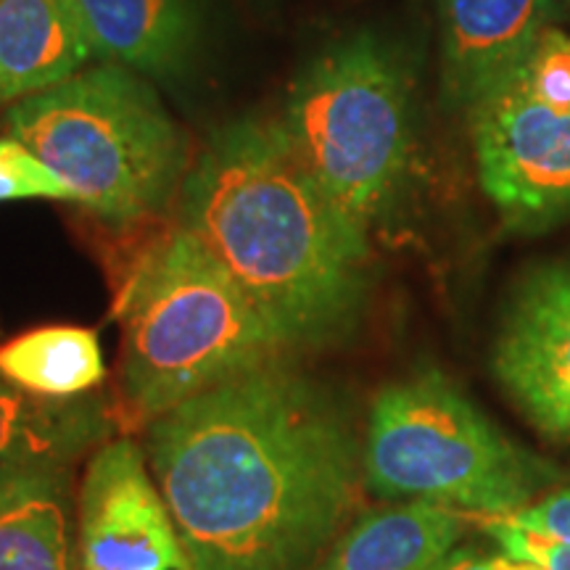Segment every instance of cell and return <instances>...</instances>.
Wrapping results in <instances>:
<instances>
[{"instance_id": "cell-1", "label": "cell", "mask_w": 570, "mask_h": 570, "mask_svg": "<svg viewBox=\"0 0 570 570\" xmlns=\"http://www.w3.org/2000/svg\"><path fill=\"white\" fill-rule=\"evenodd\" d=\"M148 458L188 570H312L365 481L346 410L281 360L156 417Z\"/></svg>"}, {"instance_id": "cell-2", "label": "cell", "mask_w": 570, "mask_h": 570, "mask_svg": "<svg viewBox=\"0 0 570 570\" xmlns=\"http://www.w3.org/2000/svg\"><path fill=\"white\" fill-rule=\"evenodd\" d=\"M180 225L244 288L285 352L346 338L367 298L370 238L333 206L275 119L219 127L180 188Z\"/></svg>"}, {"instance_id": "cell-3", "label": "cell", "mask_w": 570, "mask_h": 570, "mask_svg": "<svg viewBox=\"0 0 570 570\" xmlns=\"http://www.w3.org/2000/svg\"><path fill=\"white\" fill-rule=\"evenodd\" d=\"M119 320L125 402L146 423L285 354L244 288L183 225L140 256Z\"/></svg>"}, {"instance_id": "cell-4", "label": "cell", "mask_w": 570, "mask_h": 570, "mask_svg": "<svg viewBox=\"0 0 570 570\" xmlns=\"http://www.w3.org/2000/svg\"><path fill=\"white\" fill-rule=\"evenodd\" d=\"M6 130L114 225L161 212L188 177V138L138 71L101 63L17 101Z\"/></svg>"}, {"instance_id": "cell-5", "label": "cell", "mask_w": 570, "mask_h": 570, "mask_svg": "<svg viewBox=\"0 0 570 570\" xmlns=\"http://www.w3.org/2000/svg\"><path fill=\"white\" fill-rule=\"evenodd\" d=\"M362 468L377 497L483 518L515 515L560 481L552 462L512 441L439 370L377 391Z\"/></svg>"}, {"instance_id": "cell-6", "label": "cell", "mask_w": 570, "mask_h": 570, "mask_svg": "<svg viewBox=\"0 0 570 570\" xmlns=\"http://www.w3.org/2000/svg\"><path fill=\"white\" fill-rule=\"evenodd\" d=\"M275 122L317 188L370 233L412 154L410 80L394 48L373 32L327 46L298 71Z\"/></svg>"}, {"instance_id": "cell-7", "label": "cell", "mask_w": 570, "mask_h": 570, "mask_svg": "<svg viewBox=\"0 0 570 570\" xmlns=\"http://www.w3.org/2000/svg\"><path fill=\"white\" fill-rule=\"evenodd\" d=\"M483 194L518 230L570 217V35L547 27L468 111Z\"/></svg>"}, {"instance_id": "cell-8", "label": "cell", "mask_w": 570, "mask_h": 570, "mask_svg": "<svg viewBox=\"0 0 570 570\" xmlns=\"http://www.w3.org/2000/svg\"><path fill=\"white\" fill-rule=\"evenodd\" d=\"M82 570H188L183 541L140 446L96 449L77 497Z\"/></svg>"}, {"instance_id": "cell-9", "label": "cell", "mask_w": 570, "mask_h": 570, "mask_svg": "<svg viewBox=\"0 0 570 570\" xmlns=\"http://www.w3.org/2000/svg\"><path fill=\"white\" fill-rule=\"evenodd\" d=\"M491 365L541 436L570 439V265L525 283L504 317Z\"/></svg>"}, {"instance_id": "cell-10", "label": "cell", "mask_w": 570, "mask_h": 570, "mask_svg": "<svg viewBox=\"0 0 570 570\" xmlns=\"http://www.w3.org/2000/svg\"><path fill=\"white\" fill-rule=\"evenodd\" d=\"M552 0H439L446 98L470 111L537 46Z\"/></svg>"}, {"instance_id": "cell-11", "label": "cell", "mask_w": 570, "mask_h": 570, "mask_svg": "<svg viewBox=\"0 0 570 570\" xmlns=\"http://www.w3.org/2000/svg\"><path fill=\"white\" fill-rule=\"evenodd\" d=\"M109 428L101 399H46L0 375V481L67 473Z\"/></svg>"}, {"instance_id": "cell-12", "label": "cell", "mask_w": 570, "mask_h": 570, "mask_svg": "<svg viewBox=\"0 0 570 570\" xmlns=\"http://www.w3.org/2000/svg\"><path fill=\"white\" fill-rule=\"evenodd\" d=\"M92 53L80 0H0V104L56 88Z\"/></svg>"}, {"instance_id": "cell-13", "label": "cell", "mask_w": 570, "mask_h": 570, "mask_svg": "<svg viewBox=\"0 0 570 570\" xmlns=\"http://www.w3.org/2000/svg\"><path fill=\"white\" fill-rule=\"evenodd\" d=\"M92 48L138 75L175 77L188 67L202 32L198 0H80Z\"/></svg>"}, {"instance_id": "cell-14", "label": "cell", "mask_w": 570, "mask_h": 570, "mask_svg": "<svg viewBox=\"0 0 570 570\" xmlns=\"http://www.w3.org/2000/svg\"><path fill=\"white\" fill-rule=\"evenodd\" d=\"M465 525V512L444 504H396L356 520L312 570H428L458 547Z\"/></svg>"}, {"instance_id": "cell-15", "label": "cell", "mask_w": 570, "mask_h": 570, "mask_svg": "<svg viewBox=\"0 0 570 570\" xmlns=\"http://www.w3.org/2000/svg\"><path fill=\"white\" fill-rule=\"evenodd\" d=\"M0 570H82L69 473L0 481Z\"/></svg>"}, {"instance_id": "cell-16", "label": "cell", "mask_w": 570, "mask_h": 570, "mask_svg": "<svg viewBox=\"0 0 570 570\" xmlns=\"http://www.w3.org/2000/svg\"><path fill=\"white\" fill-rule=\"evenodd\" d=\"M0 375L46 399L85 396L106 375L101 341L77 325L21 333L0 346Z\"/></svg>"}, {"instance_id": "cell-17", "label": "cell", "mask_w": 570, "mask_h": 570, "mask_svg": "<svg viewBox=\"0 0 570 570\" xmlns=\"http://www.w3.org/2000/svg\"><path fill=\"white\" fill-rule=\"evenodd\" d=\"M19 198H53V202H75L67 183L32 154L24 142L3 135L0 138V204Z\"/></svg>"}, {"instance_id": "cell-18", "label": "cell", "mask_w": 570, "mask_h": 570, "mask_svg": "<svg viewBox=\"0 0 570 570\" xmlns=\"http://www.w3.org/2000/svg\"><path fill=\"white\" fill-rule=\"evenodd\" d=\"M483 525H487V531L494 537L499 550H502V554H508V558L531 560L541 570H570V541L520 531L502 518H487Z\"/></svg>"}, {"instance_id": "cell-19", "label": "cell", "mask_w": 570, "mask_h": 570, "mask_svg": "<svg viewBox=\"0 0 570 570\" xmlns=\"http://www.w3.org/2000/svg\"><path fill=\"white\" fill-rule=\"evenodd\" d=\"M502 520H508L510 525H515L520 531L570 541V489L552 491V494L537 499L531 508Z\"/></svg>"}, {"instance_id": "cell-20", "label": "cell", "mask_w": 570, "mask_h": 570, "mask_svg": "<svg viewBox=\"0 0 570 570\" xmlns=\"http://www.w3.org/2000/svg\"><path fill=\"white\" fill-rule=\"evenodd\" d=\"M428 570H502V552L483 554L473 547H454Z\"/></svg>"}, {"instance_id": "cell-21", "label": "cell", "mask_w": 570, "mask_h": 570, "mask_svg": "<svg viewBox=\"0 0 570 570\" xmlns=\"http://www.w3.org/2000/svg\"><path fill=\"white\" fill-rule=\"evenodd\" d=\"M568 3H570V0H568Z\"/></svg>"}]
</instances>
